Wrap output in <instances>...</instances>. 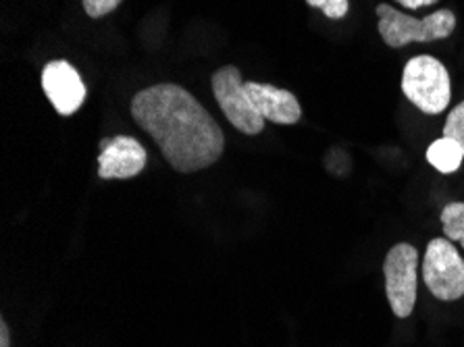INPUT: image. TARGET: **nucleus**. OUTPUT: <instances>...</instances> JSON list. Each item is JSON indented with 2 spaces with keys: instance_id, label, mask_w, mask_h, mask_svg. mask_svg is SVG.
Returning <instances> with one entry per match:
<instances>
[{
  "instance_id": "nucleus-12",
  "label": "nucleus",
  "mask_w": 464,
  "mask_h": 347,
  "mask_svg": "<svg viewBox=\"0 0 464 347\" xmlns=\"http://www.w3.org/2000/svg\"><path fill=\"white\" fill-rule=\"evenodd\" d=\"M444 136L459 141L464 150V101L456 106V109L450 111L444 125Z\"/></svg>"
},
{
  "instance_id": "nucleus-10",
  "label": "nucleus",
  "mask_w": 464,
  "mask_h": 347,
  "mask_svg": "<svg viewBox=\"0 0 464 347\" xmlns=\"http://www.w3.org/2000/svg\"><path fill=\"white\" fill-rule=\"evenodd\" d=\"M464 159V150L460 148L459 141L452 138H440L435 140L427 150V162L433 169H438L440 173L452 175L460 169Z\"/></svg>"
},
{
  "instance_id": "nucleus-3",
  "label": "nucleus",
  "mask_w": 464,
  "mask_h": 347,
  "mask_svg": "<svg viewBox=\"0 0 464 347\" xmlns=\"http://www.w3.org/2000/svg\"><path fill=\"white\" fill-rule=\"evenodd\" d=\"M402 92L419 111L427 115L444 112L452 98V86H450V75L444 63L429 54L414 56L404 67Z\"/></svg>"
},
{
  "instance_id": "nucleus-14",
  "label": "nucleus",
  "mask_w": 464,
  "mask_h": 347,
  "mask_svg": "<svg viewBox=\"0 0 464 347\" xmlns=\"http://www.w3.org/2000/svg\"><path fill=\"white\" fill-rule=\"evenodd\" d=\"M82 3H83V11L88 13V17L101 19L115 11L123 0H82Z\"/></svg>"
},
{
  "instance_id": "nucleus-11",
  "label": "nucleus",
  "mask_w": 464,
  "mask_h": 347,
  "mask_svg": "<svg viewBox=\"0 0 464 347\" xmlns=\"http://www.w3.org/2000/svg\"><path fill=\"white\" fill-rule=\"evenodd\" d=\"M441 227L450 242H459L464 247V202H452L441 210Z\"/></svg>"
},
{
  "instance_id": "nucleus-1",
  "label": "nucleus",
  "mask_w": 464,
  "mask_h": 347,
  "mask_svg": "<svg viewBox=\"0 0 464 347\" xmlns=\"http://www.w3.org/2000/svg\"><path fill=\"white\" fill-rule=\"evenodd\" d=\"M131 117L157 141L163 159L178 173H196L221 159L225 136L219 123L186 88L157 83L138 92Z\"/></svg>"
},
{
  "instance_id": "nucleus-13",
  "label": "nucleus",
  "mask_w": 464,
  "mask_h": 347,
  "mask_svg": "<svg viewBox=\"0 0 464 347\" xmlns=\"http://www.w3.org/2000/svg\"><path fill=\"white\" fill-rule=\"evenodd\" d=\"M308 6L323 11V15L329 19H343L348 15V0H306Z\"/></svg>"
},
{
  "instance_id": "nucleus-15",
  "label": "nucleus",
  "mask_w": 464,
  "mask_h": 347,
  "mask_svg": "<svg viewBox=\"0 0 464 347\" xmlns=\"http://www.w3.org/2000/svg\"><path fill=\"white\" fill-rule=\"evenodd\" d=\"M396 3L402 5L404 9L417 11V9H423V6H431L435 3H440V0H396Z\"/></svg>"
},
{
  "instance_id": "nucleus-9",
  "label": "nucleus",
  "mask_w": 464,
  "mask_h": 347,
  "mask_svg": "<svg viewBox=\"0 0 464 347\" xmlns=\"http://www.w3.org/2000/svg\"><path fill=\"white\" fill-rule=\"evenodd\" d=\"M246 96L265 121H273L277 125H294L300 121L302 106L298 98L290 90L271 86V83L244 82Z\"/></svg>"
},
{
  "instance_id": "nucleus-16",
  "label": "nucleus",
  "mask_w": 464,
  "mask_h": 347,
  "mask_svg": "<svg viewBox=\"0 0 464 347\" xmlns=\"http://www.w3.org/2000/svg\"><path fill=\"white\" fill-rule=\"evenodd\" d=\"M0 347H11L9 324H6L5 321H0Z\"/></svg>"
},
{
  "instance_id": "nucleus-6",
  "label": "nucleus",
  "mask_w": 464,
  "mask_h": 347,
  "mask_svg": "<svg viewBox=\"0 0 464 347\" xmlns=\"http://www.w3.org/2000/svg\"><path fill=\"white\" fill-rule=\"evenodd\" d=\"M210 88H213L215 101L223 115L237 131L246 133V136H256L265 130V119L252 109L248 96H246L240 69L234 65L217 69L210 77Z\"/></svg>"
},
{
  "instance_id": "nucleus-8",
  "label": "nucleus",
  "mask_w": 464,
  "mask_h": 347,
  "mask_svg": "<svg viewBox=\"0 0 464 347\" xmlns=\"http://www.w3.org/2000/svg\"><path fill=\"white\" fill-rule=\"evenodd\" d=\"M146 148L131 136H117L101 141L98 177L101 179H133L146 169Z\"/></svg>"
},
{
  "instance_id": "nucleus-5",
  "label": "nucleus",
  "mask_w": 464,
  "mask_h": 347,
  "mask_svg": "<svg viewBox=\"0 0 464 347\" xmlns=\"http://www.w3.org/2000/svg\"><path fill=\"white\" fill-rule=\"evenodd\" d=\"M419 252L411 244H396L383 262L385 294L392 313L398 318H409L417 304Z\"/></svg>"
},
{
  "instance_id": "nucleus-7",
  "label": "nucleus",
  "mask_w": 464,
  "mask_h": 347,
  "mask_svg": "<svg viewBox=\"0 0 464 347\" xmlns=\"http://www.w3.org/2000/svg\"><path fill=\"white\" fill-rule=\"evenodd\" d=\"M42 90L54 106V111L63 117L80 111L88 94L86 83L77 73V69L63 59L46 63V67L42 69Z\"/></svg>"
},
{
  "instance_id": "nucleus-4",
  "label": "nucleus",
  "mask_w": 464,
  "mask_h": 347,
  "mask_svg": "<svg viewBox=\"0 0 464 347\" xmlns=\"http://www.w3.org/2000/svg\"><path fill=\"white\" fill-rule=\"evenodd\" d=\"M423 281L441 302H454L464 295V260L448 237L429 242L423 258Z\"/></svg>"
},
{
  "instance_id": "nucleus-2",
  "label": "nucleus",
  "mask_w": 464,
  "mask_h": 347,
  "mask_svg": "<svg viewBox=\"0 0 464 347\" xmlns=\"http://www.w3.org/2000/svg\"><path fill=\"white\" fill-rule=\"evenodd\" d=\"M377 30L390 48H402L412 42L446 40L456 30V15L450 9H440L423 19L404 15L390 5L377 6Z\"/></svg>"
}]
</instances>
